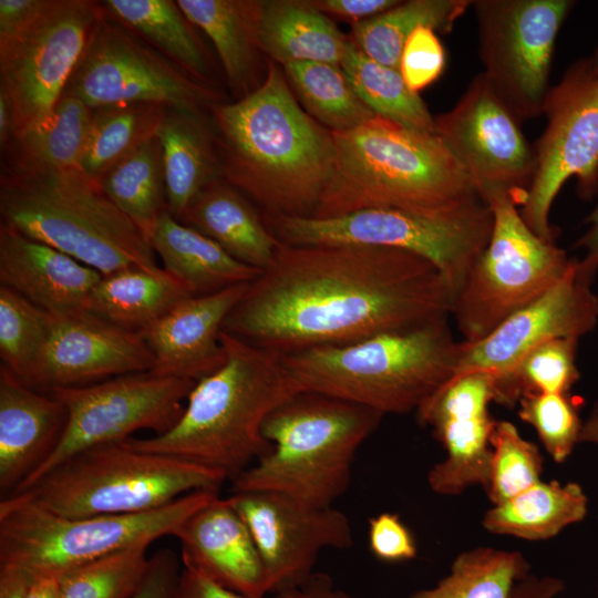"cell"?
Masks as SVG:
<instances>
[{
	"label": "cell",
	"instance_id": "1",
	"mask_svg": "<svg viewBox=\"0 0 598 598\" xmlns=\"http://www.w3.org/2000/svg\"><path fill=\"white\" fill-rule=\"evenodd\" d=\"M453 293L426 259L359 245L279 241L223 331L285 355L344 346L451 316Z\"/></svg>",
	"mask_w": 598,
	"mask_h": 598
},
{
	"label": "cell",
	"instance_id": "2",
	"mask_svg": "<svg viewBox=\"0 0 598 598\" xmlns=\"http://www.w3.org/2000/svg\"><path fill=\"white\" fill-rule=\"evenodd\" d=\"M221 178L269 216L311 217L330 178L332 132L297 101L282 68L267 63L261 85L209 113Z\"/></svg>",
	"mask_w": 598,
	"mask_h": 598
},
{
	"label": "cell",
	"instance_id": "3",
	"mask_svg": "<svg viewBox=\"0 0 598 598\" xmlns=\"http://www.w3.org/2000/svg\"><path fill=\"white\" fill-rule=\"evenodd\" d=\"M224 363L196 381L183 414L167 432L123 443L172 456L235 480L271 450L262 435L267 416L303 391L282 355L221 332Z\"/></svg>",
	"mask_w": 598,
	"mask_h": 598
},
{
	"label": "cell",
	"instance_id": "4",
	"mask_svg": "<svg viewBox=\"0 0 598 598\" xmlns=\"http://www.w3.org/2000/svg\"><path fill=\"white\" fill-rule=\"evenodd\" d=\"M332 136L331 175L311 217L371 208L437 212L481 198L434 133L375 116Z\"/></svg>",
	"mask_w": 598,
	"mask_h": 598
},
{
	"label": "cell",
	"instance_id": "5",
	"mask_svg": "<svg viewBox=\"0 0 598 598\" xmlns=\"http://www.w3.org/2000/svg\"><path fill=\"white\" fill-rule=\"evenodd\" d=\"M447 318L344 344L282 355L305 390L385 414L415 411L456 371L461 341Z\"/></svg>",
	"mask_w": 598,
	"mask_h": 598
},
{
	"label": "cell",
	"instance_id": "6",
	"mask_svg": "<svg viewBox=\"0 0 598 598\" xmlns=\"http://www.w3.org/2000/svg\"><path fill=\"white\" fill-rule=\"evenodd\" d=\"M383 416L324 393L295 394L265 420L271 450L230 482L231 493L276 492L332 506L350 485L358 450Z\"/></svg>",
	"mask_w": 598,
	"mask_h": 598
},
{
	"label": "cell",
	"instance_id": "7",
	"mask_svg": "<svg viewBox=\"0 0 598 598\" xmlns=\"http://www.w3.org/2000/svg\"><path fill=\"white\" fill-rule=\"evenodd\" d=\"M1 224L52 246L102 276L159 270L143 233L81 168L0 178Z\"/></svg>",
	"mask_w": 598,
	"mask_h": 598
},
{
	"label": "cell",
	"instance_id": "8",
	"mask_svg": "<svg viewBox=\"0 0 598 598\" xmlns=\"http://www.w3.org/2000/svg\"><path fill=\"white\" fill-rule=\"evenodd\" d=\"M225 481L210 468L122 442L79 453L13 495L64 517L131 515L192 492L219 491Z\"/></svg>",
	"mask_w": 598,
	"mask_h": 598
},
{
	"label": "cell",
	"instance_id": "9",
	"mask_svg": "<svg viewBox=\"0 0 598 598\" xmlns=\"http://www.w3.org/2000/svg\"><path fill=\"white\" fill-rule=\"evenodd\" d=\"M282 244L359 245L404 250L430 261L454 296L486 248L491 207L481 198L437 212L371 208L332 218L265 215Z\"/></svg>",
	"mask_w": 598,
	"mask_h": 598
},
{
	"label": "cell",
	"instance_id": "10",
	"mask_svg": "<svg viewBox=\"0 0 598 598\" xmlns=\"http://www.w3.org/2000/svg\"><path fill=\"white\" fill-rule=\"evenodd\" d=\"M218 495L216 489L196 491L150 512L75 518L8 496L0 501V564L59 577L118 550L174 536L188 516Z\"/></svg>",
	"mask_w": 598,
	"mask_h": 598
},
{
	"label": "cell",
	"instance_id": "11",
	"mask_svg": "<svg viewBox=\"0 0 598 598\" xmlns=\"http://www.w3.org/2000/svg\"><path fill=\"white\" fill-rule=\"evenodd\" d=\"M486 204L494 217L492 235L454 296L451 311L466 342L485 338L542 297L575 262L556 241L528 227L512 196L495 195Z\"/></svg>",
	"mask_w": 598,
	"mask_h": 598
},
{
	"label": "cell",
	"instance_id": "12",
	"mask_svg": "<svg viewBox=\"0 0 598 598\" xmlns=\"http://www.w3.org/2000/svg\"><path fill=\"white\" fill-rule=\"evenodd\" d=\"M573 0H473L481 72L520 122L542 115L559 31Z\"/></svg>",
	"mask_w": 598,
	"mask_h": 598
},
{
	"label": "cell",
	"instance_id": "13",
	"mask_svg": "<svg viewBox=\"0 0 598 598\" xmlns=\"http://www.w3.org/2000/svg\"><path fill=\"white\" fill-rule=\"evenodd\" d=\"M63 94L80 99L91 110L151 103L207 114L220 103L208 83L194 78L105 12Z\"/></svg>",
	"mask_w": 598,
	"mask_h": 598
},
{
	"label": "cell",
	"instance_id": "14",
	"mask_svg": "<svg viewBox=\"0 0 598 598\" xmlns=\"http://www.w3.org/2000/svg\"><path fill=\"white\" fill-rule=\"evenodd\" d=\"M542 115L536 173L519 212L536 235L555 241L550 210L563 186L575 177L581 198L598 193V73L589 58L574 62L550 86Z\"/></svg>",
	"mask_w": 598,
	"mask_h": 598
},
{
	"label": "cell",
	"instance_id": "15",
	"mask_svg": "<svg viewBox=\"0 0 598 598\" xmlns=\"http://www.w3.org/2000/svg\"><path fill=\"white\" fill-rule=\"evenodd\" d=\"M195 383L190 379L147 371L48 392L65 408L64 432L51 456L13 494L86 450L122 443L140 430L164 434L181 419Z\"/></svg>",
	"mask_w": 598,
	"mask_h": 598
},
{
	"label": "cell",
	"instance_id": "16",
	"mask_svg": "<svg viewBox=\"0 0 598 598\" xmlns=\"http://www.w3.org/2000/svg\"><path fill=\"white\" fill-rule=\"evenodd\" d=\"M103 13L100 1L49 0L24 32L0 44V92L11 107L12 135L52 112Z\"/></svg>",
	"mask_w": 598,
	"mask_h": 598
},
{
	"label": "cell",
	"instance_id": "17",
	"mask_svg": "<svg viewBox=\"0 0 598 598\" xmlns=\"http://www.w3.org/2000/svg\"><path fill=\"white\" fill-rule=\"evenodd\" d=\"M522 123L495 94L482 73L467 84L448 111L434 116V134L470 176L486 203L509 195L519 207L534 179V144Z\"/></svg>",
	"mask_w": 598,
	"mask_h": 598
},
{
	"label": "cell",
	"instance_id": "18",
	"mask_svg": "<svg viewBox=\"0 0 598 598\" xmlns=\"http://www.w3.org/2000/svg\"><path fill=\"white\" fill-rule=\"evenodd\" d=\"M264 561L270 595L313 573L327 548L348 549L353 533L348 517L332 506H317L276 492L231 493Z\"/></svg>",
	"mask_w": 598,
	"mask_h": 598
},
{
	"label": "cell",
	"instance_id": "19",
	"mask_svg": "<svg viewBox=\"0 0 598 598\" xmlns=\"http://www.w3.org/2000/svg\"><path fill=\"white\" fill-rule=\"evenodd\" d=\"M492 402L495 377L477 371L452 378L416 410L419 421L432 429L446 453L427 473L434 493L457 496L487 485L497 422L491 416Z\"/></svg>",
	"mask_w": 598,
	"mask_h": 598
},
{
	"label": "cell",
	"instance_id": "20",
	"mask_svg": "<svg viewBox=\"0 0 598 598\" xmlns=\"http://www.w3.org/2000/svg\"><path fill=\"white\" fill-rule=\"evenodd\" d=\"M578 270V259L565 277L542 297L518 310L485 338L461 341L454 377L487 372L498 380L533 349L558 338L578 339L598 324V295ZM453 377V378H454Z\"/></svg>",
	"mask_w": 598,
	"mask_h": 598
},
{
	"label": "cell",
	"instance_id": "21",
	"mask_svg": "<svg viewBox=\"0 0 598 598\" xmlns=\"http://www.w3.org/2000/svg\"><path fill=\"white\" fill-rule=\"evenodd\" d=\"M154 363L141 332L82 310L54 316L50 336L23 383L48 393L152 371Z\"/></svg>",
	"mask_w": 598,
	"mask_h": 598
},
{
	"label": "cell",
	"instance_id": "22",
	"mask_svg": "<svg viewBox=\"0 0 598 598\" xmlns=\"http://www.w3.org/2000/svg\"><path fill=\"white\" fill-rule=\"evenodd\" d=\"M174 536L185 567L248 598H265L271 592L250 530L227 497L218 495L199 507Z\"/></svg>",
	"mask_w": 598,
	"mask_h": 598
},
{
	"label": "cell",
	"instance_id": "23",
	"mask_svg": "<svg viewBox=\"0 0 598 598\" xmlns=\"http://www.w3.org/2000/svg\"><path fill=\"white\" fill-rule=\"evenodd\" d=\"M190 296L141 331L154 357L153 373L198 381L225 361L223 326L248 285Z\"/></svg>",
	"mask_w": 598,
	"mask_h": 598
},
{
	"label": "cell",
	"instance_id": "24",
	"mask_svg": "<svg viewBox=\"0 0 598 598\" xmlns=\"http://www.w3.org/2000/svg\"><path fill=\"white\" fill-rule=\"evenodd\" d=\"M66 424L62 402L0 365V495L17 492L51 456Z\"/></svg>",
	"mask_w": 598,
	"mask_h": 598
},
{
	"label": "cell",
	"instance_id": "25",
	"mask_svg": "<svg viewBox=\"0 0 598 598\" xmlns=\"http://www.w3.org/2000/svg\"><path fill=\"white\" fill-rule=\"evenodd\" d=\"M101 277L59 249L0 225V286L51 315L86 310Z\"/></svg>",
	"mask_w": 598,
	"mask_h": 598
},
{
	"label": "cell",
	"instance_id": "26",
	"mask_svg": "<svg viewBox=\"0 0 598 598\" xmlns=\"http://www.w3.org/2000/svg\"><path fill=\"white\" fill-rule=\"evenodd\" d=\"M258 45L272 62L340 65L350 40L336 23L307 0H255Z\"/></svg>",
	"mask_w": 598,
	"mask_h": 598
},
{
	"label": "cell",
	"instance_id": "27",
	"mask_svg": "<svg viewBox=\"0 0 598 598\" xmlns=\"http://www.w3.org/2000/svg\"><path fill=\"white\" fill-rule=\"evenodd\" d=\"M178 220L260 271L270 265L279 245L244 194L223 178L202 189Z\"/></svg>",
	"mask_w": 598,
	"mask_h": 598
},
{
	"label": "cell",
	"instance_id": "28",
	"mask_svg": "<svg viewBox=\"0 0 598 598\" xmlns=\"http://www.w3.org/2000/svg\"><path fill=\"white\" fill-rule=\"evenodd\" d=\"M156 137L162 150L166 208L179 219L202 189L221 178L210 116L168 109Z\"/></svg>",
	"mask_w": 598,
	"mask_h": 598
},
{
	"label": "cell",
	"instance_id": "29",
	"mask_svg": "<svg viewBox=\"0 0 598 598\" xmlns=\"http://www.w3.org/2000/svg\"><path fill=\"white\" fill-rule=\"evenodd\" d=\"M91 115L84 102L63 94L43 121L13 134L1 147V174L43 175L81 168Z\"/></svg>",
	"mask_w": 598,
	"mask_h": 598
},
{
	"label": "cell",
	"instance_id": "30",
	"mask_svg": "<svg viewBox=\"0 0 598 598\" xmlns=\"http://www.w3.org/2000/svg\"><path fill=\"white\" fill-rule=\"evenodd\" d=\"M150 244L162 260L163 269L193 296L251 282L261 272L233 258L214 240L183 224L167 209L159 215Z\"/></svg>",
	"mask_w": 598,
	"mask_h": 598
},
{
	"label": "cell",
	"instance_id": "31",
	"mask_svg": "<svg viewBox=\"0 0 598 598\" xmlns=\"http://www.w3.org/2000/svg\"><path fill=\"white\" fill-rule=\"evenodd\" d=\"M187 19L213 42L228 84L244 99L257 90L262 53L255 28V0H177Z\"/></svg>",
	"mask_w": 598,
	"mask_h": 598
},
{
	"label": "cell",
	"instance_id": "32",
	"mask_svg": "<svg viewBox=\"0 0 598 598\" xmlns=\"http://www.w3.org/2000/svg\"><path fill=\"white\" fill-rule=\"evenodd\" d=\"M588 497L576 482L539 481L516 496L488 508L483 527L495 535L546 540L584 520Z\"/></svg>",
	"mask_w": 598,
	"mask_h": 598
},
{
	"label": "cell",
	"instance_id": "33",
	"mask_svg": "<svg viewBox=\"0 0 598 598\" xmlns=\"http://www.w3.org/2000/svg\"><path fill=\"white\" fill-rule=\"evenodd\" d=\"M190 292L163 268H128L102 276L86 310L115 326L143 331Z\"/></svg>",
	"mask_w": 598,
	"mask_h": 598
},
{
	"label": "cell",
	"instance_id": "34",
	"mask_svg": "<svg viewBox=\"0 0 598 598\" xmlns=\"http://www.w3.org/2000/svg\"><path fill=\"white\" fill-rule=\"evenodd\" d=\"M104 12L145 40L194 78L208 83V54L195 25L176 1L105 0Z\"/></svg>",
	"mask_w": 598,
	"mask_h": 598
},
{
	"label": "cell",
	"instance_id": "35",
	"mask_svg": "<svg viewBox=\"0 0 598 598\" xmlns=\"http://www.w3.org/2000/svg\"><path fill=\"white\" fill-rule=\"evenodd\" d=\"M473 0H408L351 27L350 40L370 59L399 70L404 44L420 25L448 33Z\"/></svg>",
	"mask_w": 598,
	"mask_h": 598
},
{
	"label": "cell",
	"instance_id": "36",
	"mask_svg": "<svg viewBox=\"0 0 598 598\" xmlns=\"http://www.w3.org/2000/svg\"><path fill=\"white\" fill-rule=\"evenodd\" d=\"M109 199L148 239L166 208L162 150L156 136L107 169L97 181Z\"/></svg>",
	"mask_w": 598,
	"mask_h": 598
},
{
	"label": "cell",
	"instance_id": "37",
	"mask_svg": "<svg viewBox=\"0 0 598 598\" xmlns=\"http://www.w3.org/2000/svg\"><path fill=\"white\" fill-rule=\"evenodd\" d=\"M301 107L331 132H346L375 117L338 64L296 62L281 66Z\"/></svg>",
	"mask_w": 598,
	"mask_h": 598
},
{
	"label": "cell",
	"instance_id": "38",
	"mask_svg": "<svg viewBox=\"0 0 598 598\" xmlns=\"http://www.w3.org/2000/svg\"><path fill=\"white\" fill-rule=\"evenodd\" d=\"M167 107L151 103H127L92 110L81 169L99 181L101 176L156 136Z\"/></svg>",
	"mask_w": 598,
	"mask_h": 598
},
{
	"label": "cell",
	"instance_id": "39",
	"mask_svg": "<svg viewBox=\"0 0 598 598\" xmlns=\"http://www.w3.org/2000/svg\"><path fill=\"white\" fill-rule=\"evenodd\" d=\"M340 66L377 116L417 132L434 133V116L420 94L409 89L399 70L370 59L351 40Z\"/></svg>",
	"mask_w": 598,
	"mask_h": 598
},
{
	"label": "cell",
	"instance_id": "40",
	"mask_svg": "<svg viewBox=\"0 0 598 598\" xmlns=\"http://www.w3.org/2000/svg\"><path fill=\"white\" fill-rule=\"evenodd\" d=\"M529 574L530 565L519 551L475 547L457 555L436 585L409 598H509L515 585Z\"/></svg>",
	"mask_w": 598,
	"mask_h": 598
},
{
	"label": "cell",
	"instance_id": "41",
	"mask_svg": "<svg viewBox=\"0 0 598 598\" xmlns=\"http://www.w3.org/2000/svg\"><path fill=\"white\" fill-rule=\"evenodd\" d=\"M578 342L558 338L533 349L508 374L495 380V402L514 408L524 394L569 393L580 378Z\"/></svg>",
	"mask_w": 598,
	"mask_h": 598
},
{
	"label": "cell",
	"instance_id": "42",
	"mask_svg": "<svg viewBox=\"0 0 598 598\" xmlns=\"http://www.w3.org/2000/svg\"><path fill=\"white\" fill-rule=\"evenodd\" d=\"M148 546H132L62 573L60 598H132L148 569Z\"/></svg>",
	"mask_w": 598,
	"mask_h": 598
},
{
	"label": "cell",
	"instance_id": "43",
	"mask_svg": "<svg viewBox=\"0 0 598 598\" xmlns=\"http://www.w3.org/2000/svg\"><path fill=\"white\" fill-rule=\"evenodd\" d=\"M54 316L0 286V358L22 382L30 375L50 336Z\"/></svg>",
	"mask_w": 598,
	"mask_h": 598
},
{
	"label": "cell",
	"instance_id": "44",
	"mask_svg": "<svg viewBox=\"0 0 598 598\" xmlns=\"http://www.w3.org/2000/svg\"><path fill=\"white\" fill-rule=\"evenodd\" d=\"M492 458L485 491L493 505L501 504L538 483L544 456L509 421H497L491 436Z\"/></svg>",
	"mask_w": 598,
	"mask_h": 598
},
{
	"label": "cell",
	"instance_id": "45",
	"mask_svg": "<svg viewBox=\"0 0 598 598\" xmlns=\"http://www.w3.org/2000/svg\"><path fill=\"white\" fill-rule=\"evenodd\" d=\"M518 416L533 426L546 452L563 463L580 443L584 421L577 399L559 393H528L518 403Z\"/></svg>",
	"mask_w": 598,
	"mask_h": 598
},
{
	"label": "cell",
	"instance_id": "46",
	"mask_svg": "<svg viewBox=\"0 0 598 598\" xmlns=\"http://www.w3.org/2000/svg\"><path fill=\"white\" fill-rule=\"evenodd\" d=\"M445 49L432 28L420 25L406 40L401 53L399 71L410 90L420 93L444 72Z\"/></svg>",
	"mask_w": 598,
	"mask_h": 598
},
{
	"label": "cell",
	"instance_id": "47",
	"mask_svg": "<svg viewBox=\"0 0 598 598\" xmlns=\"http://www.w3.org/2000/svg\"><path fill=\"white\" fill-rule=\"evenodd\" d=\"M368 543L372 555L386 563L414 559L416 540L410 528L395 513H380L369 519Z\"/></svg>",
	"mask_w": 598,
	"mask_h": 598
},
{
	"label": "cell",
	"instance_id": "48",
	"mask_svg": "<svg viewBox=\"0 0 598 598\" xmlns=\"http://www.w3.org/2000/svg\"><path fill=\"white\" fill-rule=\"evenodd\" d=\"M181 571L171 549L158 550L150 558L146 575L132 598H173Z\"/></svg>",
	"mask_w": 598,
	"mask_h": 598
},
{
	"label": "cell",
	"instance_id": "49",
	"mask_svg": "<svg viewBox=\"0 0 598 598\" xmlns=\"http://www.w3.org/2000/svg\"><path fill=\"white\" fill-rule=\"evenodd\" d=\"M48 3L49 0H0V44L24 32Z\"/></svg>",
	"mask_w": 598,
	"mask_h": 598
},
{
	"label": "cell",
	"instance_id": "50",
	"mask_svg": "<svg viewBox=\"0 0 598 598\" xmlns=\"http://www.w3.org/2000/svg\"><path fill=\"white\" fill-rule=\"evenodd\" d=\"M312 2L329 18L336 17L353 25L391 9L400 0H312Z\"/></svg>",
	"mask_w": 598,
	"mask_h": 598
},
{
	"label": "cell",
	"instance_id": "51",
	"mask_svg": "<svg viewBox=\"0 0 598 598\" xmlns=\"http://www.w3.org/2000/svg\"><path fill=\"white\" fill-rule=\"evenodd\" d=\"M271 598H359L337 587L332 578L321 571H313L307 578L276 590Z\"/></svg>",
	"mask_w": 598,
	"mask_h": 598
},
{
	"label": "cell",
	"instance_id": "52",
	"mask_svg": "<svg viewBox=\"0 0 598 598\" xmlns=\"http://www.w3.org/2000/svg\"><path fill=\"white\" fill-rule=\"evenodd\" d=\"M173 598H248L226 589L190 567L181 571Z\"/></svg>",
	"mask_w": 598,
	"mask_h": 598
},
{
	"label": "cell",
	"instance_id": "53",
	"mask_svg": "<svg viewBox=\"0 0 598 598\" xmlns=\"http://www.w3.org/2000/svg\"><path fill=\"white\" fill-rule=\"evenodd\" d=\"M586 230L581 234L574 247L584 251L578 259L580 275L594 282L598 272V204L585 219Z\"/></svg>",
	"mask_w": 598,
	"mask_h": 598
},
{
	"label": "cell",
	"instance_id": "54",
	"mask_svg": "<svg viewBox=\"0 0 598 598\" xmlns=\"http://www.w3.org/2000/svg\"><path fill=\"white\" fill-rule=\"evenodd\" d=\"M37 575L17 564H0V598H27Z\"/></svg>",
	"mask_w": 598,
	"mask_h": 598
},
{
	"label": "cell",
	"instance_id": "55",
	"mask_svg": "<svg viewBox=\"0 0 598 598\" xmlns=\"http://www.w3.org/2000/svg\"><path fill=\"white\" fill-rule=\"evenodd\" d=\"M565 588V581L558 577L529 574L515 585L509 598H555Z\"/></svg>",
	"mask_w": 598,
	"mask_h": 598
},
{
	"label": "cell",
	"instance_id": "56",
	"mask_svg": "<svg viewBox=\"0 0 598 598\" xmlns=\"http://www.w3.org/2000/svg\"><path fill=\"white\" fill-rule=\"evenodd\" d=\"M27 598H60L58 577L37 575Z\"/></svg>",
	"mask_w": 598,
	"mask_h": 598
},
{
	"label": "cell",
	"instance_id": "57",
	"mask_svg": "<svg viewBox=\"0 0 598 598\" xmlns=\"http://www.w3.org/2000/svg\"><path fill=\"white\" fill-rule=\"evenodd\" d=\"M580 443L591 444L598 447V399L584 421Z\"/></svg>",
	"mask_w": 598,
	"mask_h": 598
},
{
	"label": "cell",
	"instance_id": "58",
	"mask_svg": "<svg viewBox=\"0 0 598 598\" xmlns=\"http://www.w3.org/2000/svg\"><path fill=\"white\" fill-rule=\"evenodd\" d=\"M13 131L12 112L7 96L0 92V145L9 141Z\"/></svg>",
	"mask_w": 598,
	"mask_h": 598
},
{
	"label": "cell",
	"instance_id": "59",
	"mask_svg": "<svg viewBox=\"0 0 598 598\" xmlns=\"http://www.w3.org/2000/svg\"><path fill=\"white\" fill-rule=\"evenodd\" d=\"M589 60H590L594 71L598 73V47L596 48V50L594 51Z\"/></svg>",
	"mask_w": 598,
	"mask_h": 598
}]
</instances>
